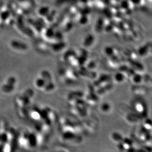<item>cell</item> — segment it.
Instances as JSON below:
<instances>
[{"mask_svg":"<svg viewBox=\"0 0 152 152\" xmlns=\"http://www.w3.org/2000/svg\"><path fill=\"white\" fill-rule=\"evenodd\" d=\"M115 80H117V81L119 83H124L125 80V77L122 76L121 74H118L117 76H115Z\"/></svg>","mask_w":152,"mask_h":152,"instance_id":"6da1fadb","label":"cell"}]
</instances>
